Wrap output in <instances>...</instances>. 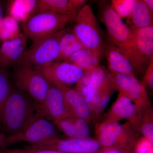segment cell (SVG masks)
<instances>
[{"label":"cell","mask_w":153,"mask_h":153,"mask_svg":"<svg viewBox=\"0 0 153 153\" xmlns=\"http://www.w3.org/2000/svg\"><path fill=\"white\" fill-rule=\"evenodd\" d=\"M109 79L114 91L126 96L140 109L152 108L146 88L135 76L110 72Z\"/></svg>","instance_id":"9"},{"label":"cell","mask_w":153,"mask_h":153,"mask_svg":"<svg viewBox=\"0 0 153 153\" xmlns=\"http://www.w3.org/2000/svg\"><path fill=\"white\" fill-rule=\"evenodd\" d=\"M101 16L110 43L128 57L135 72H142L148 66L137 51L133 33L130 28L117 16L110 5L102 7Z\"/></svg>","instance_id":"2"},{"label":"cell","mask_w":153,"mask_h":153,"mask_svg":"<svg viewBox=\"0 0 153 153\" xmlns=\"http://www.w3.org/2000/svg\"><path fill=\"white\" fill-rule=\"evenodd\" d=\"M4 17V5H3L2 1H0V27L1 26ZM1 42L0 41V47H1Z\"/></svg>","instance_id":"33"},{"label":"cell","mask_w":153,"mask_h":153,"mask_svg":"<svg viewBox=\"0 0 153 153\" xmlns=\"http://www.w3.org/2000/svg\"><path fill=\"white\" fill-rule=\"evenodd\" d=\"M131 30L137 51L148 66L153 60V26Z\"/></svg>","instance_id":"20"},{"label":"cell","mask_w":153,"mask_h":153,"mask_svg":"<svg viewBox=\"0 0 153 153\" xmlns=\"http://www.w3.org/2000/svg\"><path fill=\"white\" fill-rule=\"evenodd\" d=\"M76 16L49 12L33 14L22 23L23 33L32 41L49 36L65 29Z\"/></svg>","instance_id":"6"},{"label":"cell","mask_w":153,"mask_h":153,"mask_svg":"<svg viewBox=\"0 0 153 153\" xmlns=\"http://www.w3.org/2000/svg\"><path fill=\"white\" fill-rule=\"evenodd\" d=\"M57 129L68 138L87 139L90 138L88 122L79 118L70 117L54 123Z\"/></svg>","instance_id":"19"},{"label":"cell","mask_w":153,"mask_h":153,"mask_svg":"<svg viewBox=\"0 0 153 153\" xmlns=\"http://www.w3.org/2000/svg\"><path fill=\"white\" fill-rule=\"evenodd\" d=\"M12 79L15 88L24 91L42 105L50 83L39 70L24 65L15 66Z\"/></svg>","instance_id":"7"},{"label":"cell","mask_w":153,"mask_h":153,"mask_svg":"<svg viewBox=\"0 0 153 153\" xmlns=\"http://www.w3.org/2000/svg\"><path fill=\"white\" fill-rule=\"evenodd\" d=\"M153 149V142L144 137H140L134 147L135 153H148Z\"/></svg>","instance_id":"29"},{"label":"cell","mask_w":153,"mask_h":153,"mask_svg":"<svg viewBox=\"0 0 153 153\" xmlns=\"http://www.w3.org/2000/svg\"><path fill=\"white\" fill-rule=\"evenodd\" d=\"M104 51L111 73L135 76L131 62L118 48L110 43L104 45Z\"/></svg>","instance_id":"18"},{"label":"cell","mask_w":153,"mask_h":153,"mask_svg":"<svg viewBox=\"0 0 153 153\" xmlns=\"http://www.w3.org/2000/svg\"><path fill=\"white\" fill-rule=\"evenodd\" d=\"M85 48L71 28H65L60 41V55L58 61H66L74 53Z\"/></svg>","instance_id":"23"},{"label":"cell","mask_w":153,"mask_h":153,"mask_svg":"<svg viewBox=\"0 0 153 153\" xmlns=\"http://www.w3.org/2000/svg\"><path fill=\"white\" fill-rule=\"evenodd\" d=\"M143 84L151 90L153 89V60L148 64L143 78Z\"/></svg>","instance_id":"31"},{"label":"cell","mask_w":153,"mask_h":153,"mask_svg":"<svg viewBox=\"0 0 153 153\" xmlns=\"http://www.w3.org/2000/svg\"><path fill=\"white\" fill-rule=\"evenodd\" d=\"M140 134L153 142V111L152 108L142 109L139 126Z\"/></svg>","instance_id":"26"},{"label":"cell","mask_w":153,"mask_h":153,"mask_svg":"<svg viewBox=\"0 0 153 153\" xmlns=\"http://www.w3.org/2000/svg\"><path fill=\"white\" fill-rule=\"evenodd\" d=\"M28 146L33 149L51 150L63 153H94L101 149L98 141L91 138L62 139L57 137Z\"/></svg>","instance_id":"12"},{"label":"cell","mask_w":153,"mask_h":153,"mask_svg":"<svg viewBox=\"0 0 153 153\" xmlns=\"http://www.w3.org/2000/svg\"><path fill=\"white\" fill-rule=\"evenodd\" d=\"M109 77L110 72L99 66L85 72L75 84L74 89L82 95L92 113L98 104L102 91L111 84Z\"/></svg>","instance_id":"8"},{"label":"cell","mask_w":153,"mask_h":153,"mask_svg":"<svg viewBox=\"0 0 153 153\" xmlns=\"http://www.w3.org/2000/svg\"><path fill=\"white\" fill-rule=\"evenodd\" d=\"M143 1L146 5L148 8L153 13V0H143Z\"/></svg>","instance_id":"34"},{"label":"cell","mask_w":153,"mask_h":153,"mask_svg":"<svg viewBox=\"0 0 153 153\" xmlns=\"http://www.w3.org/2000/svg\"><path fill=\"white\" fill-rule=\"evenodd\" d=\"M28 38L22 33L13 40L2 42L0 47V70L16 66L27 49Z\"/></svg>","instance_id":"16"},{"label":"cell","mask_w":153,"mask_h":153,"mask_svg":"<svg viewBox=\"0 0 153 153\" xmlns=\"http://www.w3.org/2000/svg\"><path fill=\"white\" fill-rule=\"evenodd\" d=\"M96 140L101 148L106 151L125 150L134 148L139 133L129 123L123 124H107L102 122L97 123L95 127Z\"/></svg>","instance_id":"4"},{"label":"cell","mask_w":153,"mask_h":153,"mask_svg":"<svg viewBox=\"0 0 153 153\" xmlns=\"http://www.w3.org/2000/svg\"><path fill=\"white\" fill-rule=\"evenodd\" d=\"M100 57L89 49L83 48L70 56L66 61L86 71H90L99 66Z\"/></svg>","instance_id":"24"},{"label":"cell","mask_w":153,"mask_h":153,"mask_svg":"<svg viewBox=\"0 0 153 153\" xmlns=\"http://www.w3.org/2000/svg\"><path fill=\"white\" fill-rule=\"evenodd\" d=\"M148 153H153V149L150 151Z\"/></svg>","instance_id":"36"},{"label":"cell","mask_w":153,"mask_h":153,"mask_svg":"<svg viewBox=\"0 0 153 153\" xmlns=\"http://www.w3.org/2000/svg\"><path fill=\"white\" fill-rule=\"evenodd\" d=\"M0 153H63L57 151L47 149H38L26 147L22 149H5Z\"/></svg>","instance_id":"30"},{"label":"cell","mask_w":153,"mask_h":153,"mask_svg":"<svg viewBox=\"0 0 153 153\" xmlns=\"http://www.w3.org/2000/svg\"><path fill=\"white\" fill-rule=\"evenodd\" d=\"M42 107L47 118L54 123L65 118L72 117L64 99L63 92L57 86H50Z\"/></svg>","instance_id":"14"},{"label":"cell","mask_w":153,"mask_h":153,"mask_svg":"<svg viewBox=\"0 0 153 153\" xmlns=\"http://www.w3.org/2000/svg\"><path fill=\"white\" fill-rule=\"evenodd\" d=\"M21 33L19 22L9 15L4 16L0 27V41L1 43L16 38Z\"/></svg>","instance_id":"25"},{"label":"cell","mask_w":153,"mask_h":153,"mask_svg":"<svg viewBox=\"0 0 153 153\" xmlns=\"http://www.w3.org/2000/svg\"><path fill=\"white\" fill-rule=\"evenodd\" d=\"M135 0H112L111 7L122 20L130 16Z\"/></svg>","instance_id":"28"},{"label":"cell","mask_w":153,"mask_h":153,"mask_svg":"<svg viewBox=\"0 0 153 153\" xmlns=\"http://www.w3.org/2000/svg\"><path fill=\"white\" fill-rule=\"evenodd\" d=\"M47 117L41 105L31 97L16 88H12L6 102L1 123L7 136L22 132L41 118Z\"/></svg>","instance_id":"1"},{"label":"cell","mask_w":153,"mask_h":153,"mask_svg":"<svg viewBox=\"0 0 153 153\" xmlns=\"http://www.w3.org/2000/svg\"><path fill=\"white\" fill-rule=\"evenodd\" d=\"M131 30L153 26V13L143 0H135L130 16L127 19Z\"/></svg>","instance_id":"21"},{"label":"cell","mask_w":153,"mask_h":153,"mask_svg":"<svg viewBox=\"0 0 153 153\" xmlns=\"http://www.w3.org/2000/svg\"><path fill=\"white\" fill-rule=\"evenodd\" d=\"M50 83H58L71 87L83 77L85 71L67 61L51 63L37 69Z\"/></svg>","instance_id":"13"},{"label":"cell","mask_w":153,"mask_h":153,"mask_svg":"<svg viewBox=\"0 0 153 153\" xmlns=\"http://www.w3.org/2000/svg\"><path fill=\"white\" fill-rule=\"evenodd\" d=\"M64 29L49 36L33 41L16 65H24L38 69L57 62L60 41Z\"/></svg>","instance_id":"3"},{"label":"cell","mask_w":153,"mask_h":153,"mask_svg":"<svg viewBox=\"0 0 153 153\" xmlns=\"http://www.w3.org/2000/svg\"><path fill=\"white\" fill-rule=\"evenodd\" d=\"M12 88L6 70H0V123L4 107L10 94Z\"/></svg>","instance_id":"27"},{"label":"cell","mask_w":153,"mask_h":153,"mask_svg":"<svg viewBox=\"0 0 153 153\" xmlns=\"http://www.w3.org/2000/svg\"><path fill=\"white\" fill-rule=\"evenodd\" d=\"M37 0H14L9 1L8 15L18 22H25L35 14Z\"/></svg>","instance_id":"22"},{"label":"cell","mask_w":153,"mask_h":153,"mask_svg":"<svg viewBox=\"0 0 153 153\" xmlns=\"http://www.w3.org/2000/svg\"><path fill=\"white\" fill-rule=\"evenodd\" d=\"M94 153H123L121 152H118V151H106L104 152H97Z\"/></svg>","instance_id":"35"},{"label":"cell","mask_w":153,"mask_h":153,"mask_svg":"<svg viewBox=\"0 0 153 153\" xmlns=\"http://www.w3.org/2000/svg\"><path fill=\"white\" fill-rule=\"evenodd\" d=\"M87 2L85 0H37L35 13L49 12L76 16Z\"/></svg>","instance_id":"17"},{"label":"cell","mask_w":153,"mask_h":153,"mask_svg":"<svg viewBox=\"0 0 153 153\" xmlns=\"http://www.w3.org/2000/svg\"><path fill=\"white\" fill-rule=\"evenodd\" d=\"M142 110L129 99L119 92L116 99L102 122L112 124L118 123L120 120H125L139 133Z\"/></svg>","instance_id":"11"},{"label":"cell","mask_w":153,"mask_h":153,"mask_svg":"<svg viewBox=\"0 0 153 153\" xmlns=\"http://www.w3.org/2000/svg\"><path fill=\"white\" fill-rule=\"evenodd\" d=\"M7 136L4 134L0 133V153L6 149L9 146L7 142Z\"/></svg>","instance_id":"32"},{"label":"cell","mask_w":153,"mask_h":153,"mask_svg":"<svg viewBox=\"0 0 153 153\" xmlns=\"http://www.w3.org/2000/svg\"><path fill=\"white\" fill-rule=\"evenodd\" d=\"M59 137L57 128L52 120L46 117L41 118L33 122L19 133L7 136L8 145L19 142L36 145Z\"/></svg>","instance_id":"10"},{"label":"cell","mask_w":153,"mask_h":153,"mask_svg":"<svg viewBox=\"0 0 153 153\" xmlns=\"http://www.w3.org/2000/svg\"><path fill=\"white\" fill-rule=\"evenodd\" d=\"M63 92L66 105L72 117L85 120L88 122L93 121L90 108L80 94L74 88L58 83H53Z\"/></svg>","instance_id":"15"},{"label":"cell","mask_w":153,"mask_h":153,"mask_svg":"<svg viewBox=\"0 0 153 153\" xmlns=\"http://www.w3.org/2000/svg\"><path fill=\"white\" fill-rule=\"evenodd\" d=\"M73 32L85 48L101 57L104 52L103 34L90 6L85 4L78 12Z\"/></svg>","instance_id":"5"}]
</instances>
